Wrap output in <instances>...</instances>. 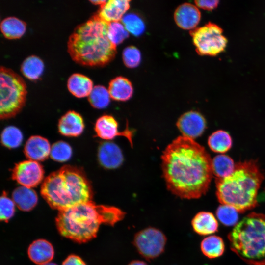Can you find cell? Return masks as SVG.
<instances>
[{
  "label": "cell",
  "instance_id": "1",
  "mask_svg": "<svg viewBox=\"0 0 265 265\" xmlns=\"http://www.w3.org/2000/svg\"><path fill=\"white\" fill-rule=\"evenodd\" d=\"M162 168L167 188L184 199H196L208 191L213 174L212 160L193 139L181 136L165 149Z\"/></svg>",
  "mask_w": 265,
  "mask_h": 265
},
{
  "label": "cell",
  "instance_id": "2",
  "mask_svg": "<svg viewBox=\"0 0 265 265\" xmlns=\"http://www.w3.org/2000/svg\"><path fill=\"white\" fill-rule=\"evenodd\" d=\"M125 214L119 208L96 205L91 200L59 211L55 223L61 235L78 243H85L97 236L100 225L113 226Z\"/></svg>",
  "mask_w": 265,
  "mask_h": 265
},
{
  "label": "cell",
  "instance_id": "3",
  "mask_svg": "<svg viewBox=\"0 0 265 265\" xmlns=\"http://www.w3.org/2000/svg\"><path fill=\"white\" fill-rule=\"evenodd\" d=\"M108 24L95 14L75 27L67 41L68 52L75 62L102 66L114 58L116 46L108 37Z\"/></svg>",
  "mask_w": 265,
  "mask_h": 265
},
{
  "label": "cell",
  "instance_id": "4",
  "mask_svg": "<svg viewBox=\"0 0 265 265\" xmlns=\"http://www.w3.org/2000/svg\"><path fill=\"white\" fill-rule=\"evenodd\" d=\"M264 175L256 161L250 160L235 164L228 176L216 178V195L221 204L231 206L238 212L257 205V195Z\"/></svg>",
  "mask_w": 265,
  "mask_h": 265
},
{
  "label": "cell",
  "instance_id": "5",
  "mask_svg": "<svg viewBox=\"0 0 265 265\" xmlns=\"http://www.w3.org/2000/svg\"><path fill=\"white\" fill-rule=\"evenodd\" d=\"M43 198L59 211L92 200L90 184L78 169L65 165L50 174L41 187Z\"/></svg>",
  "mask_w": 265,
  "mask_h": 265
},
{
  "label": "cell",
  "instance_id": "6",
  "mask_svg": "<svg viewBox=\"0 0 265 265\" xmlns=\"http://www.w3.org/2000/svg\"><path fill=\"white\" fill-rule=\"evenodd\" d=\"M231 249L251 265H265V215L252 212L234 227L228 236Z\"/></svg>",
  "mask_w": 265,
  "mask_h": 265
},
{
  "label": "cell",
  "instance_id": "7",
  "mask_svg": "<svg viewBox=\"0 0 265 265\" xmlns=\"http://www.w3.org/2000/svg\"><path fill=\"white\" fill-rule=\"evenodd\" d=\"M26 85L23 78L11 69L0 67V117L15 116L25 105Z\"/></svg>",
  "mask_w": 265,
  "mask_h": 265
},
{
  "label": "cell",
  "instance_id": "8",
  "mask_svg": "<svg viewBox=\"0 0 265 265\" xmlns=\"http://www.w3.org/2000/svg\"><path fill=\"white\" fill-rule=\"evenodd\" d=\"M197 53L201 55L216 56L226 48L228 40L222 29L209 22L190 32Z\"/></svg>",
  "mask_w": 265,
  "mask_h": 265
},
{
  "label": "cell",
  "instance_id": "9",
  "mask_svg": "<svg viewBox=\"0 0 265 265\" xmlns=\"http://www.w3.org/2000/svg\"><path fill=\"white\" fill-rule=\"evenodd\" d=\"M167 238L160 230L147 227L137 232L133 244L139 254L148 260L154 259L164 251Z\"/></svg>",
  "mask_w": 265,
  "mask_h": 265
},
{
  "label": "cell",
  "instance_id": "10",
  "mask_svg": "<svg viewBox=\"0 0 265 265\" xmlns=\"http://www.w3.org/2000/svg\"><path fill=\"white\" fill-rule=\"evenodd\" d=\"M44 174V169L38 162L27 160L15 165L12 178L22 186L32 188L42 182Z\"/></svg>",
  "mask_w": 265,
  "mask_h": 265
},
{
  "label": "cell",
  "instance_id": "11",
  "mask_svg": "<svg viewBox=\"0 0 265 265\" xmlns=\"http://www.w3.org/2000/svg\"><path fill=\"white\" fill-rule=\"evenodd\" d=\"M206 120L199 112L194 111L183 114L177 122V126L183 136L192 139L200 136L206 128Z\"/></svg>",
  "mask_w": 265,
  "mask_h": 265
},
{
  "label": "cell",
  "instance_id": "12",
  "mask_svg": "<svg viewBox=\"0 0 265 265\" xmlns=\"http://www.w3.org/2000/svg\"><path fill=\"white\" fill-rule=\"evenodd\" d=\"M95 130L97 135L105 140H111L117 136L125 137L132 145V132L128 129L120 132L118 124L115 118L108 115H105L99 117L96 121Z\"/></svg>",
  "mask_w": 265,
  "mask_h": 265
},
{
  "label": "cell",
  "instance_id": "13",
  "mask_svg": "<svg viewBox=\"0 0 265 265\" xmlns=\"http://www.w3.org/2000/svg\"><path fill=\"white\" fill-rule=\"evenodd\" d=\"M174 18L180 28L192 29L198 25L201 19V13L197 7L191 3H185L176 8Z\"/></svg>",
  "mask_w": 265,
  "mask_h": 265
},
{
  "label": "cell",
  "instance_id": "14",
  "mask_svg": "<svg viewBox=\"0 0 265 265\" xmlns=\"http://www.w3.org/2000/svg\"><path fill=\"white\" fill-rule=\"evenodd\" d=\"M130 0H109L100 6L98 16L103 20L109 23L122 20L130 6Z\"/></svg>",
  "mask_w": 265,
  "mask_h": 265
},
{
  "label": "cell",
  "instance_id": "15",
  "mask_svg": "<svg viewBox=\"0 0 265 265\" xmlns=\"http://www.w3.org/2000/svg\"><path fill=\"white\" fill-rule=\"evenodd\" d=\"M51 147L48 140L40 136H31L26 141L24 153L26 157L36 161H43L50 155Z\"/></svg>",
  "mask_w": 265,
  "mask_h": 265
},
{
  "label": "cell",
  "instance_id": "16",
  "mask_svg": "<svg viewBox=\"0 0 265 265\" xmlns=\"http://www.w3.org/2000/svg\"><path fill=\"white\" fill-rule=\"evenodd\" d=\"M98 159L101 164L107 169H115L121 165L123 156L120 148L111 142L103 143L98 149Z\"/></svg>",
  "mask_w": 265,
  "mask_h": 265
},
{
  "label": "cell",
  "instance_id": "17",
  "mask_svg": "<svg viewBox=\"0 0 265 265\" xmlns=\"http://www.w3.org/2000/svg\"><path fill=\"white\" fill-rule=\"evenodd\" d=\"M84 124L81 116L74 111H69L63 115L58 123L59 132L66 136H78L84 130Z\"/></svg>",
  "mask_w": 265,
  "mask_h": 265
},
{
  "label": "cell",
  "instance_id": "18",
  "mask_svg": "<svg viewBox=\"0 0 265 265\" xmlns=\"http://www.w3.org/2000/svg\"><path fill=\"white\" fill-rule=\"evenodd\" d=\"M27 253L29 259L35 264L43 265L50 262L54 256V249L48 241L39 239L32 242Z\"/></svg>",
  "mask_w": 265,
  "mask_h": 265
},
{
  "label": "cell",
  "instance_id": "19",
  "mask_svg": "<svg viewBox=\"0 0 265 265\" xmlns=\"http://www.w3.org/2000/svg\"><path fill=\"white\" fill-rule=\"evenodd\" d=\"M194 231L201 236L212 235L217 231L218 222L213 213L208 212L197 213L191 221Z\"/></svg>",
  "mask_w": 265,
  "mask_h": 265
},
{
  "label": "cell",
  "instance_id": "20",
  "mask_svg": "<svg viewBox=\"0 0 265 265\" xmlns=\"http://www.w3.org/2000/svg\"><path fill=\"white\" fill-rule=\"evenodd\" d=\"M67 85L70 92L77 98L88 96L93 87L91 80L80 73L71 75Z\"/></svg>",
  "mask_w": 265,
  "mask_h": 265
},
{
  "label": "cell",
  "instance_id": "21",
  "mask_svg": "<svg viewBox=\"0 0 265 265\" xmlns=\"http://www.w3.org/2000/svg\"><path fill=\"white\" fill-rule=\"evenodd\" d=\"M108 90L112 99L119 101H126L133 94V87L131 81L127 78L119 76L111 80Z\"/></svg>",
  "mask_w": 265,
  "mask_h": 265
},
{
  "label": "cell",
  "instance_id": "22",
  "mask_svg": "<svg viewBox=\"0 0 265 265\" xmlns=\"http://www.w3.org/2000/svg\"><path fill=\"white\" fill-rule=\"evenodd\" d=\"M12 200L20 210L28 212L32 210L38 201L36 192L31 188L21 186L12 192Z\"/></svg>",
  "mask_w": 265,
  "mask_h": 265
},
{
  "label": "cell",
  "instance_id": "23",
  "mask_svg": "<svg viewBox=\"0 0 265 265\" xmlns=\"http://www.w3.org/2000/svg\"><path fill=\"white\" fill-rule=\"evenodd\" d=\"M0 28L5 38L16 39L21 37L25 32L26 23L17 17L9 16L1 20Z\"/></svg>",
  "mask_w": 265,
  "mask_h": 265
},
{
  "label": "cell",
  "instance_id": "24",
  "mask_svg": "<svg viewBox=\"0 0 265 265\" xmlns=\"http://www.w3.org/2000/svg\"><path fill=\"white\" fill-rule=\"evenodd\" d=\"M200 248L206 257L214 259L222 255L225 251V244L221 237L212 235L202 240Z\"/></svg>",
  "mask_w": 265,
  "mask_h": 265
},
{
  "label": "cell",
  "instance_id": "25",
  "mask_svg": "<svg viewBox=\"0 0 265 265\" xmlns=\"http://www.w3.org/2000/svg\"><path fill=\"white\" fill-rule=\"evenodd\" d=\"M44 66L43 62L39 57L31 55L24 60L20 70L26 78L30 80H35L41 75Z\"/></svg>",
  "mask_w": 265,
  "mask_h": 265
},
{
  "label": "cell",
  "instance_id": "26",
  "mask_svg": "<svg viewBox=\"0 0 265 265\" xmlns=\"http://www.w3.org/2000/svg\"><path fill=\"white\" fill-rule=\"evenodd\" d=\"M208 144L213 152L224 153L232 147V140L230 134L226 131L218 130L213 132L209 137Z\"/></svg>",
  "mask_w": 265,
  "mask_h": 265
},
{
  "label": "cell",
  "instance_id": "27",
  "mask_svg": "<svg viewBox=\"0 0 265 265\" xmlns=\"http://www.w3.org/2000/svg\"><path fill=\"white\" fill-rule=\"evenodd\" d=\"M235 167L233 160L228 156L219 155L212 160L213 174L216 178H223L230 175Z\"/></svg>",
  "mask_w": 265,
  "mask_h": 265
},
{
  "label": "cell",
  "instance_id": "28",
  "mask_svg": "<svg viewBox=\"0 0 265 265\" xmlns=\"http://www.w3.org/2000/svg\"><path fill=\"white\" fill-rule=\"evenodd\" d=\"M110 98L108 89L100 85L93 86L88 96V100L91 105L97 109L106 107L109 104Z\"/></svg>",
  "mask_w": 265,
  "mask_h": 265
},
{
  "label": "cell",
  "instance_id": "29",
  "mask_svg": "<svg viewBox=\"0 0 265 265\" xmlns=\"http://www.w3.org/2000/svg\"><path fill=\"white\" fill-rule=\"evenodd\" d=\"M23 138L21 131L13 126L6 127L2 132L1 135L2 144L10 149L16 148L20 146Z\"/></svg>",
  "mask_w": 265,
  "mask_h": 265
},
{
  "label": "cell",
  "instance_id": "30",
  "mask_svg": "<svg viewBox=\"0 0 265 265\" xmlns=\"http://www.w3.org/2000/svg\"><path fill=\"white\" fill-rule=\"evenodd\" d=\"M238 213L234 207L221 204L216 210V215L217 219L223 225L235 226L238 222Z\"/></svg>",
  "mask_w": 265,
  "mask_h": 265
},
{
  "label": "cell",
  "instance_id": "31",
  "mask_svg": "<svg viewBox=\"0 0 265 265\" xmlns=\"http://www.w3.org/2000/svg\"><path fill=\"white\" fill-rule=\"evenodd\" d=\"M121 21L128 32L134 36L141 35L145 30L143 21L135 13H130L125 15Z\"/></svg>",
  "mask_w": 265,
  "mask_h": 265
},
{
  "label": "cell",
  "instance_id": "32",
  "mask_svg": "<svg viewBox=\"0 0 265 265\" xmlns=\"http://www.w3.org/2000/svg\"><path fill=\"white\" fill-rule=\"evenodd\" d=\"M72 154L71 146L64 141H59L53 144L50 155L55 161L65 162L71 158Z\"/></svg>",
  "mask_w": 265,
  "mask_h": 265
},
{
  "label": "cell",
  "instance_id": "33",
  "mask_svg": "<svg viewBox=\"0 0 265 265\" xmlns=\"http://www.w3.org/2000/svg\"><path fill=\"white\" fill-rule=\"evenodd\" d=\"M107 35L111 43L116 46L129 36V32L122 23L113 22L108 24Z\"/></svg>",
  "mask_w": 265,
  "mask_h": 265
},
{
  "label": "cell",
  "instance_id": "34",
  "mask_svg": "<svg viewBox=\"0 0 265 265\" xmlns=\"http://www.w3.org/2000/svg\"><path fill=\"white\" fill-rule=\"evenodd\" d=\"M123 61L125 66L133 68L137 67L141 60L140 51L135 47L131 46L124 49L122 53Z\"/></svg>",
  "mask_w": 265,
  "mask_h": 265
},
{
  "label": "cell",
  "instance_id": "35",
  "mask_svg": "<svg viewBox=\"0 0 265 265\" xmlns=\"http://www.w3.org/2000/svg\"><path fill=\"white\" fill-rule=\"evenodd\" d=\"M15 203L7 196L5 192L2 193L0 200V219L7 222L15 213Z\"/></svg>",
  "mask_w": 265,
  "mask_h": 265
},
{
  "label": "cell",
  "instance_id": "36",
  "mask_svg": "<svg viewBox=\"0 0 265 265\" xmlns=\"http://www.w3.org/2000/svg\"><path fill=\"white\" fill-rule=\"evenodd\" d=\"M196 5L204 10L211 11L215 9L218 5L219 0H195Z\"/></svg>",
  "mask_w": 265,
  "mask_h": 265
},
{
  "label": "cell",
  "instance_id": "37",
  "mask_svg": "<svg viewBox=\"0 0 265 265\" xmlns=\"http://www.w3.org/2000/svg\"><path fill=\"white\" fill-rule=\"evenodd\" d=\"M62 265H86L83 260L76 255H70L63 261Z\"/></svg>",
  "mask_w": 265,
  "mask_h": 265
},
{
  "label": "cell",
  "instance_id": "38",
  "mask_svg": "<svg viewBox=\"0 0 265 265\" xmlns=\"http://www.w3.org/2000/svg\"><path fill=\"white\" fill-rule=\"evenodd\" d=\"M128 265H148L146 263L140 260H132L130 262Z\"/></svg>",
  "mask_w": 265,
  "mask_h": 265
},
{
  "label": "cell",
  "instance_id": "39",
  "mask_svg": "<svg viewBox=\"0 0 265 265\" xmlns=\"http://www.w3.org/2000/svg\"><path fill=\"white\" fill-rule=\"evenodd\" d=\"M91 3H92L93 4L95 5H100V6L104 4L107 0H89Z\"/></svg>",
  "mask_w": 265,
  "mask_h": 265
},
{
  "label": "cell",
  "instance_id": "40",
  "mask_svg": "<svg viewBox=\"0 0 265 265\" xmlns=\"http://www.w3.org/2000/svg\"><path fill=\"white\" fill-rule=\"evenodd\" d=\"M43 265H57L55 263H54L49 262L48 263L45 264Z\"/></svg>",
  "mask_w": 265,
  "mask_h": 265
}]
</instances>
